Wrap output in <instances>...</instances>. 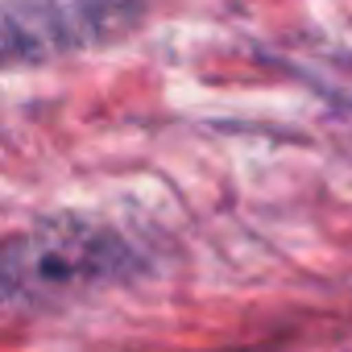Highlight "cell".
I'll list each match as a JSON object with an SVG mask.
<instances>
[{"mask_svg": "<svg viewBox=\"0 0 352 352\" xmlns=\"http://www.w3.org/2000/svg\"><path fill=\"white\" fill-rule=\"evenodd\" d=\"M129 249L116 232L91 224H46L0 249V298H58L129 270Z\"/></svg>", "mask_w": 352, "mask_h": 352, "instance_id": "6da1fadb", "label": "cell"}]
</instances>
